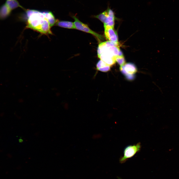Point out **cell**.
Masks as SVG:
<instances>
[{
  "instance_id": "6da1fadb",
  "label": "cell",
  "mask_w": 179,
  "mask_h": 179,
  "mask_svg": "<svg viewBox=\"0 0 179 179\" xmlns=\"http://www.w3.org/2000/svg\"><path fill=\"white\" fill-rule=\"evenodd\" d=\"M28 19L27 27L43 34H52L51 27L45 12L34 10H26Z\"/></svg>"
},
{
  "instance_id": "7a4b0ae2",
  "label": "cell",
  "mask_w": 179,
  "mask_h": 179,
  "mask_svg": "<svg viewBox=\"0 0 179 179\" xmlns=\"http://www.w3.org/2000/svg\"><path fill=\"white\" fill-rule=\"evenodd\" d=\"M120 51L119 44L107 41L100 43L98 46V57L110 66L116 62V58Z\"/></svg>"
},
{
  "instance_id": "3957f363",
  "label": "cell",
  "mask_w": 179,
  "mask_h": 179,
  "mask_svg": "<svg viewBox=\"0 0 179 179\" xmlns=\"http://www.w3.org/2000/svg\"><path fill=\"white\" fill-rule=\"evenodd\" d=\"M94 17L103 23L104 25L114 27L115 17L113 11L108 7L104 11Z\"/></svg>"
},
{
  "instance_id": "277c9868",
  "label": "cell",
  "mask_w": 179,
  "mask_h": 179,
  "mask_svg": "<svg viewBox=\"0 0 179 179\" xmlns=\"http://www.w3.org/2000/svg\"><path fill=\"white\" fill-rule=\"evenodd\" d=\"M141 148V145L139 142L127 146L124 150L123 156L120 159V162L121 163H125L128 159L133 157L138 152Z\"/></svg>"
},
{
  "instance_id": "5b68a950",
  "label": "cell",
  "mask_w": 179,
  "mask_h": 179,
  "mask_svg": "<svg viewBox=\"0 0 179 179\" xmlns=\"http://www.w3.org/2000/svg\"><path fill=\"white\" fill-rule=\"evenodd\" d=\"M72 17L74 20V22L76 29L90 33L95 36L99 40H104V38L102 36L91 29L87 25L81 21L75 16L73 15Z\"/></svg>"
},
{
  "instance_id": "8992f818",
  "label": "cell",
  "mask_w": 179,
  "mask_h": 179,
  "mask_svg": "<svg viewBox=\"0 0 179 179\" xmlns=\"http://www.w3.org/2000/svg\"><path fill=\"white\" fill-rule=\"evenodd\" d=\"M104 34L106 39L110 41L118 42V37L117 32L114 27L108 25H104Z\"/></svg>"
},
{
  "instance_id": "52a82bcc",
  "label": "cell",
  "mask_w": 179,
  "mask_h": 179,
  "mask_svg": "<svg viewBox=\"0 0 179 179\" xmlns=\"http://www.w3.org/2000/svg\"><path fill=\"white\" fill-rule=\"evenodd\" d=\"M120 69L123 74L127 76H133L137 71V68L135 65L130 63H126L120 66Z\"/></svg>"
},
{
  "instance_id": "ba28073f",
  "label": "cell",
  "mask_w": 179,
  "mask_h": 179,
  "mask_svg": "<svg viewBox=\"0 0 179 179\" xmlns=\"http://www.w3.org/2000/svg\"><path fill=\"white\" fill-rule=\"evenodd\" d=\"M12 11L5 3L0 7V19L3 20L10 15Z\"/></svg>"
},
{
  "instance_id": "9c48e42d",
  "label": "cell",
  "mask_w": 179,
  "mask_h": 179,
  "mask_svg": "<svg viewBox=\"0 0 179 179\" xmlns=\"http://www.w3.org/2000/svg\"><path fill=\"white\" fill-rule=\"evenodd\" d=\"M55 24L58 26L64 28L70 29H76L74 22H72L59 21L57 20Z\"/></svg>"
},
{
  "instance_id": "30bf717a",
  "label": "cell",
  "mask_w": 179,
  "mask_h": 179,
  "mask_svg": "<svg viewBox=\"0 0 179 179\" xmlns=\"http://www.w3.org/2000/svg\"><path fill=\"white\" fill-rule=\"evenodd\" d=\"M96 67L97 70L101 72H106L109 70L110 66L100 59L97 64Z\"/></svg>"
},
{
  "instance_id": "8fae6325",
  "label": "cell",
  "mask_w": 179,
  "mask_h": 179,
  "mask_svg": "<svg viewBox=\"0 0 179 179\" xmlns=\"http://www.w3.org/2000/svg\"><path fill=\"white\" fill-rule=\"evenodd\" d=\"M5 3L11 11L18 7L26 10L17 0H6Z\"/></svg>"
},
{
  "instance_id": "7c38bea8",
  "label": "cell",
  "mask_w": 179,
  "mask_h": 179,
  "mask_svg": "<svg viewBox=\"0 0 179 179\" xmlns=\"http://www.w3.org/2000/svg\"><path fill=\"white\" fill-rule=\"evenodd\" d=\"M45 15L51 27L55 24L57 20L56 19L51 12H45Z\"/></svg>"
},
{
  "instance_id": "4fadbf2b",
  "label": "cell",
  "mask_w": 179,
  "mask_h": 179,
  "mask_svg": "<svg viewBox=\"0 0 179 179\" xmlns=\"http://www.w3.org/2000/svg\"><path fill=\"white\" fill-rule=\"evenodd\" d=\"M116 60L120 66H122L125 63V61L123 55L117 56L116 58Z\"/></svg>"
}]
</instances>
